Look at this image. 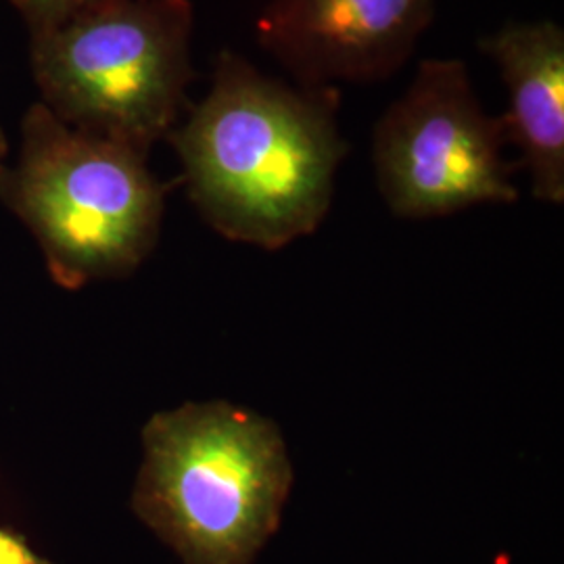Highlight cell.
I'll return each mask as SVG.
<instances>
[{
	"instance_id": "6da1fadb",
	"label": "cell",
	"mask_w": 564,
	"mask_h": 564,
	"mask_svg": "<svg viewBox=\"0 0 564 564\" xmlns=\"http://www.w3.org/2000/svg\"><path fill=\"white\" fill-rule=\"evenodd\" d=\"M341 90L270 78L223 48L207 95L165 141L199 216L224 239L276 251L316 232L349 144Z\"/></svg>"
},
{
	"instance_id": "7a4b0ae2",
	"label": "cell",
	"mask_w": 564,
	"mask_h": 564,
	"mask_svg": "<svg viewBox=\"0 0 564 564\" xmlns=\"http://www.w3.org/2000/svg\"><path fill=\"white\" fill-rule=\"evenodd\" d=\"M291 485L276 424L232 403L188 402L144 424L132 510L184 564H251Z\"/></svg>"
},
{
	"instance_id": "3957f363",
	"label": "cell",
	"mask_w": 564,
	"mask_h": 564,
	"mask_svg": "<svg viewBox=\"0 0 564 564\" xmlns=\"http://www.w3.org/2000/svg\"><path fill=\"white\" fill-rule=\"evenodd\" d=\"M141 151L80 132L32 102L18 162L0 170L4 203L41 245L63 289L123 279L153 253L165 193Z\"/></svg>"
},
{
	"instance_id": "277c9868",
	"label": "cell",
	"mask_w": 564,
	"mask_h": 564,
	"mask_svg": "<svg viewBox=\"0 0 564 564\" xmlns=\"http://www.w3.org/2000/svg\"><path fill=\"white\" fill-rule=\"evenodd\" d=\"M193 30L191 0H120L34 34L41 102L80 132L149 155L188 109Z\"/></svg>"
},
{
	"instance_id": "5b68a950",
	"label": "cell",
	"mask_w": 564,
	"mask_h": 564,
	"mask_svg": "<svg viewBox=\"0 0 564 564\" xmlns=\"http://www.w3.org/2000/svg\"><path fill=\"white\" fill-rule=\"evenodd\" d=\"M506 144L505 121L485 111L466 63L423 59L372 128L379 193L403 220L514 203Z\"/></svg>"
},
{
	"instance_id": "8992f818",
	"label": "cell",
	"mask_w": 564,
	"mask_h": 564,
	"mask_svg": "<svg viewBox=\"0 0 564 564\" xmlns=\"http://www.w3.org/2000/svg\"><path fill=\"white\" fill-rule=\"evenodd\" d=\"M437 0H268L256 39L300 86L395 76L431 28Z\"/></svg>"
},
{
	"instance_id": "52a82bcc",
	"label": "cell",
	"mask_w": 564,
	"mask_h": 564,
	"mask_svg": "<svg viewBox=\"0 0 564 564\" xmlns=\"http://www.w3.org/2000/svg\"><path fill=\"white\" fill-rule=\"evenodd\" d=\"M479 51L496 63L506 90V141L531 176L538 202L564 203V30L552 20L508 21Z\"/></svg>"
},
{
	"instance_id": "ba28073f",
	"label": "cell",
	"mask_w": 564,
	"mask_h": 564,
	"mask_svg": "<svg viewBox=\"0 0 564 564\" xmlns=\"http://www.w3.org/2000/svg\"><path fill=\"white\" fill-rule=\"evenodd\" d=\"M30 28V36L59 28L88 11L101 9L120 0H9Z\"/></svg>"
},
{
	"instance_id": "9c48e42d",
	"label": "cell",
	"mask_w": 564,
	"mask_h": 564,
	"mask_svg": "<svg viewBox=\"0 0 564 564\" xmlns=\"http://www.w3.org/2000/svg\"><path fill=\"white\" fill-rule=\"evenodd\" d=\"M0 564H53L28 544L21 535L0 527Z\"/></svg>"
},
{
	"instance_id": "30bf717a",
	"label": "cell",
	"mask_w": 564,
	"mask_h": 564,
	"mask_svg": "<svg viewBox=\"0 0 564 564\" xmlns=\"http://www.w3.org/2000/svg\"><path fill=\"white\" fill-rule=\"evenodd\" d=\"M7 158H9V141H7L4 130L0 126V170L7 165Z\"/></svg>"
}]
</instances>
